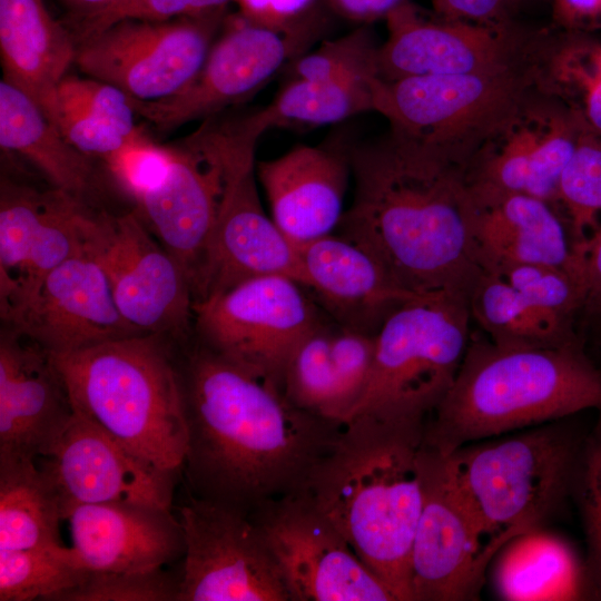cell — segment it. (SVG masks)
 Segmentation results:
<instances>
[{
    "label": "cell",
    "instance_id": "obj_1",
    "mask_svg": "<svg viewBox=\"0 0 601 601\" xmlns=\"http://www.w3.org/2000/svg\"><path fill=\"white\" fill-rule=\"evenodd\" d=\"M196 497L244 513L304 491L341 424L295 406L283 387L196 341L178 346Z\"/></svg>",
    "mask_w": 601,
    "mask_h": 601
},
{
    "label": "cell",
    "instance_id": "obj_2",
    "mask_svg": "<svg viewBox=\"0 0 601 601\" xmlns=\"http://www.w3.org/2000/svg\"><path fill=\"white\" fill-rule=\"evenodd\" d=\"M353 200L339 235L371 254L403 289L470 297L484 273L471 229L466 166L388 128L351 145Z\"/></svg>",
    "mask_w": 601,
    "mask_h": 601
},
{
    "label": "cell",
    "instance_id": "obj_3",
    "mask_svg": "<svg viewBox=\"0 0 601 601\" xmlns=\"http://www.w3.org/2000/svg\"><path fill=\"white\" fill-rule=\"evenodd\" d=\"M426 424L371 412L348 417L303 491L396 601H412Z\"/></svg>",
    "mask_w": 601,
    "mask_h": 601
},
{
    "label": "cell",
    "instance_id": "obj_4",
    "mask_svg": "<svg viewBox=\"0 0 601 601\" xmlns=\"http://www.w3.org/2000/svg\"><path fill=\"white\" fill-rule=\"evenodd\" d=\"M601 411V371L581 342L502 347L471 339L454 382L433 412L424 443L443 455L461 446Z\"/></svg>",
    "mask_w": 601,
    "mask_h": 601
},
{
    "label": "cell",
    "instance_id": "obj_5",
    "mask_svg": "<svg viewBox=\"0 0 601 601\" xmlns=\"http://www.w3.org/2000/svg\"><path fill=\"white\" fill-rule=\"evenodd\" d=\"M178 345L141 334L51 357L73 410L136 455L181 473L187 424Z\"/></svg>",
    "mask_w": 601,
    "mask_h": 601
},
{
    "label": "cell",
    "instance_id": "obj_6",
    "mask_svg": "<svg viewBox=\"0 0 601 601\" xmlns=\"http://www.w3.org/2000/svg\"><path fill=\"white\" fill-rule=\"evenodd\" d=\"M269 128L266 106L204 119L170 145L174 157L165 179L137 201L135 211L179 263L191 290L223 204L256 168V147Z\"/></svg>",
    "mask_w": 601,
    "mask_h": 601
},
{
    "label": "cell",
    "instance_id": "obj_7",
    "mask_svg": "<svg viewBox=\"0 0 601 601\" xmlns=\"http://www.w3.org/2000/svg\"><path fill=\"white\" fill-rule=\"evenodd\" d=\"M584 436L565 422L465 444L449 456L484 531L500 549L542 528L571 496Z\"/></svg>",
    "mask_w": 601,
    "mask_h": 601
},
{
    "label": "cell",
    "instance_id": "obj_8",
    "mask_svg": "<svg viewBox=\"0 0 601 601\" xmlns=\"http://www.w3.org/2000/svg\"><path fill=\"white\" fill-rule=\"evenodd\" d=\"M469 298L456 292L433 293L392 312L375 335L370 377L347 418L371 412L428 422L470 342Z\"/></svg>",
    "mask_w": 601,
    "mask_h": 601
},
{
    "label": "cell",
    "instance_id": "obj_9",
    "mask_svg": "<svg viewBox=\"0 0 601 601\" xmlns=\"http://www.w3.org/2000/svg\"><path fill=\"white\" fill-rule=\"evenodd\" d=\"M540 81L541 58L473 73L378 77L373 109L390 128L437 146L466 166L482 141Z\"/></svg>",
    "mask_w": 601,
    "mask_h": 601
},
{
    "label": "cell",
    "instance_id": "obj_10",
    "mask_svg": "<svg viewBox=\"0 0 601 601\" xmlns=\"http://www.w3.org/2000/svg\"><path fill=\"white\" fill-rule=\"evenodd\" d=\"M302 287L285 276H262L195 303L197 342L282 386L295 349L323 326Z\"/></svg>",
    "mask_w": 601,
    "mask_h": 601
},
{
    "label": "cell",
    "instance_id": "obj_11",
    "mask_svg": "<svg viewBox=\"0 0 601 601\" xmlns=\"http://www.w3.org/2000/svg\"><path fill=\"white\" fill-rule=\"evenodd\" d=\"M85 249L101 267L121 315L145 334L189 341L194 328L190 282L134 210L96 209Z\"/></svg>",
    "mask_w": 601,
    "mask_h": 601
},
{
    "label": "cell",
    "instance_id": "obj_12",
    "mask_svg": "<svg viewBox=\"0 0 601 601\" xmlns=\"http://www.w3.org/2000/svg\"><path fill=\"white\" fill-rule=\"evenodd\" d=\"M422 509L411 551L412 601L479 599L499 549L461 489L449 456L425 443Z\"/></svg>",
    "mask_w": 601,
    "mask_h": 601
},
{
    "label": "cell",
    "instance_id": "obj_13",
    "mask_svg": "<svg viewBox=\"0 0 601 601\" xmlns=\"http://www.w3.org/2000/svg\"><path fill=\"white\" fill-rule=\"evenodd\" d=\"M226 10L155 21L122 19L77 42L75 65L130 98L154 101L179 91L197 72Z\"/></svg>",
    "mask_w": 601,
    "mask_h": 601
},
{
    "label": "cell",
    "instance_id": "obj_14",
    "mask_svg": "<svg viewBox=\"0 0 601 601\" xmlns=\"http://www.w3.org/2000/svg\"><path fill=\"white\" fill-rule=\"evenodd\" d=\"M249 516L266 539L289 601H396L305 493L270 500Z\"/></svg>",
    "mask_w": 601,
    "mask_h": 601
},
{
    "label": "cell",
    "instance_id": "obj_15",
    "mask_svg": "<svg viewBox=\"0 0 601 601\" xmlns=\"http://www.w3.org/2000/svg\"><path fill=\"white\" fill-rule=\"evenodd\" d=\"M178 512L185 550L177 601H289L249 514L194 495Z\"/></svg>",
    "mask_w": 601,
    "mask_h": 601
},
{
    "label": "cell",
    "instance_id": "obj_16",
    "mask_svg": "<svg viewBox=\"0 0 601 601\" xmlns=\"http://www.w3.org/2000/svg\"><path fill=\"white\" fill-rule=\"evenodd\" d=\"M387 38L380 45V78L463 75L538 61L549 31L518 24L490 28L442 19L412 1L386 19Z\"/></svg>",
    "mask_w": 601,
    "mask_h": 601
},
{
    "label": "cell",
    "instance_id": "obj_17",
    "mask_svg": "<svg viewBox=\"0 0 601 601\" xmlns=\"http://www.w3.org/2000/svg\"><path fill=\"white\" fill-rule=\"evenodd\" d=\"M588 130L540 81L473 152L466 164L469 181L558 207L560 176Z\"/></svg>",
    "mask_w": 601,
    "mask_h": 601
},
{
    "label": "cell",
    "instance_id": "obj_18",
    "mask_svg": "<svg viewBox=\"0 0 601 601\" xmlns=\"http://www.w3.org/2000/svg\"><path fill=\"white\" fill-rule=\"evenodd\" d=\"M91 203L1 177L0 313L8 323L42 279L85 248Z\"/></svg>",
    "mask_w": 601,
    "mask_h": 601
},
{
    "label": "cell",
    "instance_id": "obj_19",
    "mask_svg": "<svg viewBox=\"0 0 601 601\" xmlns=\"http://www.w3.org/2000/svg\"><path fill=\"white\" fill-rule=\"evenodd\" d=\"M297 53L287 37L237 12L226 16L201 66L179 91L154 101L129 99L136 115L168 131L245 100Z\"/></svg>",
    "mask_w": 601,
    "mask_h": 601
},
{
    "label": "cell",
    "instance_id": "obj_20",
    "mask_svg": "<svg viewBox=\"0 0 601 601\" xmlns=\"http://www.w3.org/2000/svg\"><path fill=\"white\" fill-rule=\"evenodd\" d=\"M38 466L65 520L82 504L135 502L171 509L179 472L136 455L86 415L73 414Z\"/></svg>",
    "mask_w": 601,
    "mask_h": 601
},
{
    "label": "cell",
    "instance_id": "obj_21",
    "mask_svg": "<svg viewBox=\"0 0 601 601\" xmlns=\"http://www.w3.org/2000/svg\"><path fill=\"white\" fill-rule=\"evenodd\" d=\"M6 328L50 354L145 334L121 315L101 267L85 248L42 279Z\"/></svg>",
    "mask_w": 601,
    "mask_h": 601
},
{
    "label": "cell",
    "instance_id": "obj_22",
    "mask_svg": "<svg viewBox=\"0 0 601 601\" xmlns=\"http://www.w3.org/2000/svg\"><path fill=\"white\" fill-rule=\"evenodd\" d=\"M256 168L228 193L193 285L194 304L245 280L285 276L306 287L297 246L262 206Z\"/></svg>",
    "mask_w": 601,
    "mask_h": 601
},
{
    "label": "cell",
    "instance_id": "obj_23",
    "mask_svg": "<svg viewBox=\"0 0 601 601\" xmlns=\"http://www.w3.org/2000/svg\"><path fill=\"white\" fill-rule=\"evenodd\" d=\"M73 406L51 354L2 328L0 336V460L49 454Z\"/></svg>",
    "mask_w": 601,
    "mask_h": 601
},
{
    "label": "cell",
    "instance_id": "obj_24",
    "mask_svg": "<svg viewBox=\"0 0 601 601\" xmlns=\"http://www.w3.org/2000/svg\"><path fill=\"white\" fill-rule=\"evenodd\" d=\"M351 145L346 140L298 145L256 162L272 218L292 242L313 240L338 227L352 176Z\"/></svg>",
    "mask_w": 601,
    "mask_h": 601
},
{
    "label": "cell",
    "instance_id": "obj_25",
    "mask_svg": "<svg viewBox=\"0 0 601 601\" xmlns=\"http://www.w3.org/2000/svg\"><path fill=\"white\" fill-rule=\"evenodd\" d=\"M76 563L88 572H144L184 555V531L171 509L135 503L82 504L68 519Z\"/></svg>",
    "mask_w": 601,
    "mask_h": 601
},
{
    "label": "cell",
    "instance_id": "obj_26",
    "mask_svg": "<svg viewBox=\"0 0 601 601\" xmlns=\"http://www.w3.org/2000/svg\"><path fill=\"white\" fill-rule=\"evenodd\" d=\"M470 189L471 229L484 272L495 274L520 263L582 269L578 242L558 207L526 194L472 184Z\"/></svg>",
    "mask_w": 601,
    "mask_h": 601
},
{
    "label": "cell",
    "instance_id": "obj_27",
    "mask_svg": "<svg viewBox=\"0 0 601 601\" xmlns=\"http://www.w3.org/2000/svg\"><path fill=\"white\" fill-rule=\"evenodd\" d=\"M295 244L306 287L343 327L376 334L392 312L423 296L400 287L371 254L341 235Z\"/></svg>",
    "mask_w": 601,
    "mask_h": 601
},
{
    "label": "cell",
    "instance_id": "obj_28",
    "mask_svg": "<svg viewBox=\"0 0 601 601\" xmlns=\"http://www.w3.org/2000/svg\"><path fill=\"white\" fill-rule=\"evenodd\" d=\"M76 53V37L51 17L43 0H0L2 79L26 92L51 122L59 83Z\"/></svg>",
    "mask_w": 601,
    "mask_h": 601
},
{
    "label": "cell",
    "instance_id": "obj_29",
    "mask_svg": "<svg viewBox=\"0 0 601 601\" xmlns=\"http://www.w3.org/2000/svg\"><path fill=\"white\" fill-rule=\"evenodd\" d=\"M0 146L29 160L53 188L92 204L98 188L95 159L73 147L26 92L4 79Z\"/></svg>",
    "mask_w": 601,
    "mask_h": 601
},
{
    "label": "cell",
    "instance_id": "obj_30",
    "mask_svg": "<svg viewBox=\"0 0 601 601\" xmlns=\"http://www.w3.org/2000/svg\"><path fill=\"white\" fill-rule=\"evenodd\" d=\"M493 582L503 600H578L587 579L571 546L542 528L506 542L494 556Z\"/></svg>",
    "mask_w": 601,
    "mask_h": 601
},
{
    "label": "cell",
    "instance_id": "obj_31",
    "mask_svg": "<svg viewBox=\"0 0 601 601\" xmlns=\"http://www.w3.org/2000/svg\"><path fill=\"white\" fill-rule=\"evenodd\" d=\"M471 317L502 347H553L579 342L572 319L538 307L496 274L484 272L471 292Z\"/></svg>",
    "mask_w": 601,
    "mask_h": 601
},
{
    "label": "cell",
    "instance_id": "obj_32",
    "mask_svg": "<svg viewBox=\"0 0 601 601\" xmlns=\"http://www.w3.org/2000/svg\"><path fill=\"white\" fill-rule=\"evenodd\" d=\"M63 520L57 496L35 460H0V550L59 546Z\"/></svg>",
    "mask_w": 601,
    "mask_h": 601
},
{
    "label": "cell",
    "instance_id": "obj_33",
    "mask_svg": "<svg viewBox=\"0 0 601 601\" xmlns=\"http://www.w3.org/2000/svg\"><path fill=\"white\" fill-rule=\"evenodd\" d=\"M376 72H349L319 80L290 78L267 105L273 127H316L374 111Z\"/></svg>",
    "mask_w": 601,
    "mask_h": 601
},
{
    "label": "cell",
    "instance_id": "obj_34",
    "mask_svg": "<svg viewBox=\"0 0 601 601\" xmlns=\"http://www.w3.org/2000/svg\"><path fill=\"white\" fill-rule=\"evenodd\" d=\"M541 82L601 138V42L592 33L552 28L541 61Z\"/></svg>",
    "mask_w": 601,
    "mask_h": 601
},
{
    "label": "cell",
    "instance_id": "obj_35",
    "mask_svg": "<svg viewBox=\"0 0 601 601\" xmlns=\"http://www.w3.org/2000/svg\"><path fill=\"white\" fill-rule=\"evenodd\" d=\"M331 333L321 326L290 356L283 375L286 397L298 408L342 424L348 413L331 357Z\"/></svg>",
    "mask_w": 601,
    "mask_h": 601
},
{
    "label": "cell",
    "instance_id": "obj_36",
    "mask_svg": "<svg viewBox=\"0 0 601 601\" xmlns=\"http://www.w3.org/2000/svg\"><path fill=\"white\" fill-rule=\"evenodd\" d=\"M88 571L80 568L70 546L0 550V601H53L78 585Z\"/></svg>",
    "mask_w": 601,
    "mask_h": 601
},
{
    "label": "cell",
    "instance_id": "obj_37",
    "mask_svg": "<svg viewBox=\"0 0 601 601\" xmlns=\"http://www.w3.org/2000/svg\"><path fill=\"white\" fill-rule=\"evenodd\" d=\"M556 204L577 242L588 238L601 217V138L588 130L565 165Z\"/></svg>",
    "mask_w": 601,
    "mask_h": 601
},
{
    "label": "cell",
    "instance_id": "obj_38",
    "mask_svg": "<svg viewBox=\"0 0 601 601\" xmlns=\"http://www.w3.org/2000/svg\"><path fill=\"white\" fill-rule=\"evenodd\" d=\"M495 274L533 305L565 318L573 319L584 307L585 283L580 268L520 263L506 265Z\"/></svg>",
    "mask_w": 601,
    "mask_h": 601
},
{
    "label": "cell",
    "instance_id": "obj_39",
    "mask_svg": "<svg viewBox=\"0 0 601 601\" xmlns=\"http://www.w3.org/2000/svg\"><path fill=\"white\" fill-rule=\"evenodd\" d=\"M571 496L577 501L588 546L587 578L593 594L601 597V411L584 436Z\"/></svg>",
    "mask_w": 601,
    "mask_h": 601
},
{
    "label": "cell",
    "instance_id": "obj_40",
    "mask_svg": "<svg viewBox=\"0 0 601 601\" xmlns=\"http://www.w3.org/2000/svg\"><path fill=\"white\" fill-rule=\"evenodd\" d=\"M180 573L165 568L144 572H88L53 601H177Z\"/></svg>",
    "mask_w": 601,
    "mask_h": 601
},
{
    "label": "cell",
    "instance_id": "obj_41",
    "mask_svg": "<svg viewBox=\"0 0 601 601\" xmlns=\"http://www.w3.org/2000/svg\"><path fill=\"white\" fill-rule=\"evenodd\" d=\"M58 110L95 117L117 129L127 139L142 132L135 122L136 112L129 96L118 87L92 77L67 73L57 91Z\"/></svg>",
    "mask_w": 601,
    "mask_h": 601
},
{
    "label": "cell",
    "instance_id": "obj_42",
    "mask_svg": "<svg viewBox=\"0 0 601 601\" xmlns=\"http://www.w3.org/2000/svg\"><path fill=\"white\" fill-rule=\"evenodd\" d=\"M380 45L367 26L326 40L315 51L298 57L293 63V79L319 80L349 72H377ZM380 76V75H378Z\"/></svg>",
    "mask_w": 601,
    "mask_h": 601
},
{
    "label": "cell",
    "instance_id": "obj_43",
    "mask_svg": "<svg viewBox=\"0 0 601 601\" xmlns=\"http://www.w3.org/2000/svg\"><path fill=\"white\" fill-rule=\"evenodd\" d=\"M173 157L170 145H158L142 131L104 162L115 183L137 203L165 179Z\"/></svg>",
    "mask_w": 601,
    "mask_h": 601
},
{
    "label": "cell",
    "instance_id": "obj_44",
    "mask_svg": "<svg viewBox=\"0 0 601 601\" xmlns=\"http://www.w3.org/2000/svg\"><path fill=\"white\" fill-rule=\"evenodd\" d=\"M375 335L346 327L331 333V357L348 408L347 416L368 381L375 353Z\"/></svg>",
    "mask_w": 601,
    "mask_h": 601
},
{
    "label": "cell",
    "instance_id": "obj_45",
    "mask_svg": "<svg viewBox=\"0 0 601 601\" xmlns=\"http://www.w3.org/2000/svg\"><path fill=\"white\" fill-rule=\"evenodd\" d=\"M321 0H233L238 13L258 26L287 37L302 50L311 36Z\"/></svg>",
    "mask_w": 601,
    "mask_h": 601
},
{
    "label": "cell",
    "instance_id": "obj_46",
    "mask_svg": "<svg viewBox=\"0 0 601 601\" xmlns=\"http://www.w3.org/2000/svg\"><path fill=\"white\" fill-rule=\"evenodd\" d=\"M233 0H121L111 11L78 36L77 41L122 19L170 20L220 10Z\"/></svg>",
    "mask_w": 601,
    "mask_h": 601
},
{
    "label": "cell",
    "instance_id": "obj_47",
    "mask_svg": "<svg viewBox=\"0 0 601 601\" xmlns=\"http://www.w3.org/2000/svg\"><path fill=\"white\" fill-rule=\"evenodd\" d=\"M53 124L73 147L102 161L129 140L105 121L81 112L58 110Z\"/></svg>",
    "mask_w": 601,
    "mask_h": 601
},
{
    "label": "cell",
    "instance_id": "obj_48",
    "mask_svg": "<svg viewBox=\"0 0 601 601\" xmlns=\"http://www.w3.org/2000/svg\"><path fill=\"white\" fill-rule=\"evenodd\" d=\"M432 12L456 22L509 28L514 24L508 0H430Z\"/></svg>",
    "mask_w": 601,
    "mask_h": 601
},
{
    "label": "cell",
    "instance_id": "obj_49",
    "mask_svg": "<svg viewBox=\"0 0 601 601\" xmlns=\"http://www.w3.org/2000/svg\"><path fill=\"white\" fill-rule=\"evenodd\" d=\"M552 28L568 32L601 30V0H551Z\"/></svg>",
    "mask_w": 601,
    "mask_h": 601
},
{
    "label": "cell",
    "instance_id": "obj_50",
    "mask_svg": "<svg viewBox=\"0 0 601 601\" xmlns=\"http://www.w3.org/2000/svg\"><path fill=\"white\" fill-rule=\"evenodd\" d=\"M583 262L585 302L583 309L601 316V225L579 243Z\"/></svg>",
    "mask_w": 601,
    "mask_h": 601
},
{
    "label": "cell",
    "instance_id": "obj_51",
    "mask_svg": "<svg viewBox=\"0 0 601 601\" xmlns=\"http://www.w3.org/2000/svg\"><path fill=\"white\" fill-rule=\"evenodd\" d=\"M337 16L348 21L368 26L386 19L392 12L411 0H324Z\"/></svg>",
    "mask_w": 601,
    "mask_h": 601
},
{
    "label": "cell",
    "instance_id": "obj_52",
    "mask_svg": "<svg viewBox=\"0 0 601 601\" xmlns=\"http://www.w3.org/2000/svg\"><path fill=\"white\" fill-rule=\"evenodd\" d=\"M80 19L77 37L111 11L121 0H63Z\"/></svg>",
    "mask_w": 601,
    "mask_h": 601
},
{
    "label": "cell",
    "instance_id": "obj_53",
    "mask_svg": "<svg viewBox=\"0 0 601 601\" xmlns=\"http://www.w3.org/2000/svg\"><path fill=\"white\" fill-rule=\"evenodd\" d=\"M524 0H508L511 11L514 9L515 3H520Z\"/></svg>",
    "mask_w": 601,
    "mask_h": 601
},
{
    "label": "cell",
    "instance_id": "obj_54",
    "mask_svg": "<svg viewBox=\"0 0 601 601\" xmlns=\"http://www.w3.org/2000/svg\"><path fill=\"white\" fill-rule=\"evenodd\" d=\"M600 599H601V597H600Z\"/></svg>",
    "mask_w": 601,
    "mask_h": 601
}]
</instances>
